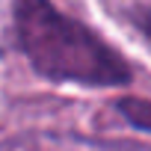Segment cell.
Masks as SVG:
<instances>
[{
	"label": "cell",
	"instance_id": "2",
	"mask_svg": "<svg viewBox=\"0 0 151 151\" xmlns=\"http://www.w3.org/2000/svg\"><path fill=\"white\" fill-rule=\"evenodd\" d=\"M119 110L136 124V127H142V130H151V104H145V101H136V98H130V101H122L119 104Z\"/></svg>",
	"mask_w": 151,
	"mask_h": 151
},
{
	"label": "cell",
	"instance_id": "1",
	"mask_svg": "<svg viewBox=\"0 0 151 151\" xmlns=\"http://www.w3.org/2000/svg\"><path fill=\"white\" fill-rule=\"evenodd\" d=\"M21 45L39 74L86 86H122L130 68L83 24L56 12L47 0H15Z\"/></svg>",
	"mask_w": 151,
	"mask_h": 151
}]
</instances>
